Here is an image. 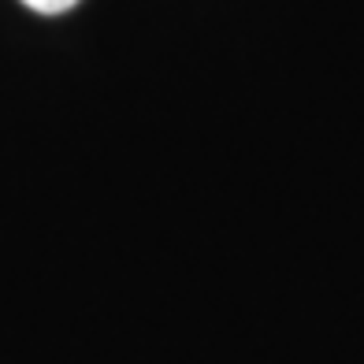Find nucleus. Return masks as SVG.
Returning <instances> with one entry per match:
<instances>
[{"mask_svg":"<svg viewBox=\"0 0 364 364\" xmlns=\"http://www.w3.org/2000/svg\"><path fill=\"white\" fill-rule=\"evenodd\" d=\"M23 4L30 11H41V15H63V11H71L78 0H23Z\"/></svg>","mask_w":364,"mask_h":364,"instance_id":"f257e3e1","label":"nucleus"}]
</instances>
